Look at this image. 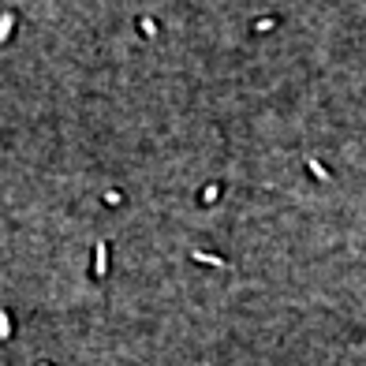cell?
I'll return each mask as SVG.
<instances>
[{
	"label": "cell",
	"instance_id": "1",
	"mask_svg": "<svg viewBox=\"0 0 366 366\" xmlns=\"http://www.w3.org/2000/svg\"><path fill=\"white\" fill-rule=\"evenodd\" d=\"M105 269H109V247H105V243H98V262H94V273H98V277H105Z\"/></svg>",
	"mask_w": 366,
	"mask_h": 366
},
{
	"label": "cell",
	"instance_id": "2",
	"mask_svg": "<svg viewBox=\"0 0 366 366\" xmlns=\"http://www.w3.org/2000/svg\"><path fill=\"white\" fill-rule=\"evenodd\" d=\"M195 262H206V265H224V258H217V254H202V250H198V254H195Z\"/></svg>",
	"mask_w": 366,
	"mask_h": 366
},
{
	"label": "cell",
	"instance_id": "3",
	"mask_svg": "<svg viewBox=\"0 0 366 366\" xmlns=\"http://www.w3.org/2000/svg\"><path fill=\"white\" fill-rule=\"evenodd\" d=\"M142 34L153 37V34H157V23H153V19H142Z\"/></svg>",
	"mask_w": 366,
	"mask_h": 366
},
{
	"label": "cell",
	"instance_id": "4",
	"mask_svg": "<svg viewBox=\"0 0 366 366\" xmlns=\"http://www.w3.org/2000/svg\"><path fill=\"white\" fill-rule=\"evenodd\" d=\"M306 165H310V172H314V176H317V179H329V172H325L322 165H317V161H306Z\"/></svg>",
	"mask_w": 366,
	"mask_h": 366
},
{
	"label": "cell",
	"instance_id": "5",
	"mask_svg": "<svg viewBox=\"0 0 366 366\" xmlns=\"http://www.w3.org/2000/svg\"><path fill=\"white\" fill-rule=\"evenodd\" d=\"M41 366H49V362H41Z\"/></svg>",
	"mask_w": 366,
	"mask_h": 366
}]
</instances>
